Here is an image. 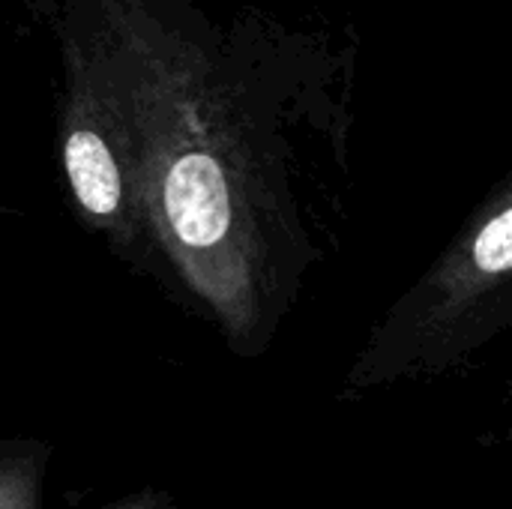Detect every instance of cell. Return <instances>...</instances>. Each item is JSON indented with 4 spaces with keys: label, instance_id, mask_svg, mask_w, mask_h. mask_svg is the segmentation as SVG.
I'll list each match as a JSON object with an SVG mask.
<instances>
[{
    "label": "cell",
    "instance_id": "6da1fadb",
    "mask_svg": "<svg viewBox=\"0 0 512 509\" xmlns=\"http://www.w3.org/2000/svg\"><path fill=\"white\" fill-rule=\"evenodd\" d=\"M165 210L174 231L189 246H213L228 231V186L216 159L204 153L180 156L165 177Z\"/></svg>",
    "mask_w": 512,
    "mask_h": 509
},
{
    "label": "cell",
    "instance_id": "7a4b0ae2",
    "mask_svg": "<svg viewBox=\"0 0 512 509\" xmlns=\"http://www.w3.org/2000/svg\"><path fill=\"white\" fill-rule=\"evenodd\" d=\"M66 171L72 180V189L78 201L96 213V216H111L120 204V171L111 159L108 144L87 132L78 129L66 141Z\"/></svg>",
    "mask_w": 512,
    "mask_h": 509
},
{
    "label": "cell",
    "instance_id": "3957f363",
    "mask_svg": "<svg viewBox=\"0 0 512 509\" xmlns=\"http://www.w3.org/2000/svg\"><path fill=\"white\" fill-rule=\"evenodd\" d=\"M48 450L39 444L0 447V509H39Z\"/></svg>",
    "mask_w": 512,
    "mask_h": 509
},
{
    "label": "cell",
    "instance_id": "277c9868",
    "mask_svg": "<svg viewBox=\"0 0 512 509\" xmlns=\"http://www.w3.org/2000/svg\"><path fill=\"white\" fill-rule=\"evenodd\" d=\"M474 258L483 273H504L512 264V210H504L498 219H492L477 243H474Z\"/></svg>",
    "mask_w": 512,
    "mask_h": 509
},
{
    "label": "cell",
    "instance_id": "5b68a950",
    "mask_svg": "<svg viewBox=\"0 0 512 509\" xmlns=\"http://www.w3.org/2000/svg\"><path fill=\"white\" fill-rule=\"evenodd\" d=\"M108 509H174L171 498L165 492H156V489H144L132 498H123L117 504H111Z\"/></svg>",
    "mask_w": 512,
    "mask_h": 509
}]
</instances>
